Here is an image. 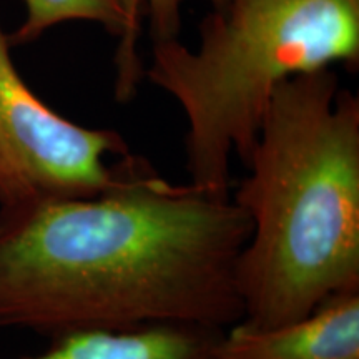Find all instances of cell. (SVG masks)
<instances>
[{
  "mask_svg": "<svg viewBox=\"0 0 359 359\" xmlns=\"http://www.w3.org/2000/svg\"><path fill=\"white\" fill-rule=\"evenodd\" d=\"M250 218L231 195L177 185L132 151L92 196L0 210V326L55 339L243 320Z\"/></svg>",
  "mask_w": 359,
  "mask_h": 359,
  "instance_id": "6da1fadb",
  "label": "cell"
},
{
  "mask_svg": "<svg viewBox=\"0 0 359 359\" xmlns=\"http://www.w3.org/2000/svg\"><path fill=\"white\" fill-rule=\"evenodd\" d=\"M231 198L250 218L236 266L243 321L302 320L359 290V98L323 69L273 92Z\"/></svg>",
  "mask_w": 359,
  "mask_h": 359,
  "instance_id": "7a4b0ae2",
  "label": "cell"
},
{
  "mask_svg": "<svg viewBox=\"0 0 359 359\" xmlns=\"http://www.w3.org/2000/svg\"><path fill=\"white\" fill-rule=\"evenodd\" d=\"M359 67V0H226L200 24V47L154 43L145 79L173 97L188 128L191 185L231 195L273 92L294 75Z\"/></svg>",
  "mask_w": 359,
  "mask_h": 359,
  "instance_id": "3957f363",
  "label": "cell"
},
{
  "mask_svg": "<svg viewBox=\"0 0 359 359\" xmlns=\"http://www.w3.org/2000/svg\"><path fill=\"white\" fill-rule=\"evenodd\" d=\"M0 24V210L92 196L130 154L115 130L88 128L48 107L22 79Z\"/></svg>",
  "mask_w": 359,
  "mask_h": 359,
  "instance_id": "277c9868",
  "label": "cell"
},
{
  "mask_svg": "<svg viewBox=\"0 0 359 359\" xmlns=\"http://www.w3.org/2000/svg\"><path fill=\"white\" fill-rule=\"evenodd\" d=\"M217 359H359V290L338 293L291 323L223 331Z\"/></svg>",
  "mask_w": 359,
  "mask_h": 359,
  "instance_id": "5b68a950",
  "label": "cell"
},
{
  "mask_svg": "<svg viewBox=\"0 0 359 359\" xmlns=\"http://www.w3.org/2000/svg\"><path fill=\"white\" fill-rule=\"evenodd\" d=\"M223 331L203 326L79 331L50 339L47 351L24 359H217Z\"/></svg>",
  "mask_w": 359,
  "mask_h": 359,
  "instance_id": "8992f818",
  "label": "cell"
},
{
  "mask_svg": "<svg viewBox=\"0 0 359 359\" xmlns=\"http://www.w3.org/2000/svg\"><path fill=\"white\" fill-rule=\"evenodd\" d=\"M27 15L15 32L8 35L12 47L32 43L48 29L70 20L100 24L107 32L118 37L115 53V98L127 103L137 95L145 79V65L137 50L140 32L130 19L128 0H24Z\"/></svg>",
  "mask_w": 359,
  "mask_h": 359,
  "instance_id": "52a82bcc",
  "label": "cell"
},
{
  "mask_svg": "<svg viewBox=\"0 0 359 359\" xmlns=\"http://www.w3.org/2000/svg\"><path fill=\"white\" fill-rule=\"evenodd\" d=\"M185 0H128L130 19L142 34L143 15L150 19L151 42H167L178 39L182 30V6ZM213 8L222 7L226 0H208Z\"/></svg>",
  "mask_w": 359,
  "mask_h": 359,
  "instance_id": "ba28073f",
  "label": "cell"
}]
</instances>
